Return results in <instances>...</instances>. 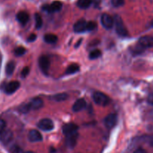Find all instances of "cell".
<instances>
[{"instance_id": "1", "label": "cell", "mask_w": 153, "mask_h": 153, "mask_svg": "<svg viewBox=\"0 0 153 153\" xmlns=\"http://www.w3.org/2000/svg\"><path fill=\"white\" fill-rule=\"evenodd\" d=\"M114 19V24L117 33L122 37H126V36L128 35V30L126 28L122 18L118 15H116Z\"/></svg>"}, {"instance_id": "2", "label": "cell", "mask_w": 153, "mask_h": 153, "mask_svg": "<svg viewBox=\"0 0 153 153\" xmlns=\"http://www.w3.org/2000/svg\"><path fill=\"white\" fill-rule=\"evenodd\" d=\"M93 100L100 106H106L110 103V98L101 92H95L93 94Z\"/></svg>"}, {"instance_id": "3", "label": "cell", "mask_w": 153, "mask_h": 153, "mask_svg": "<svg viewBox=\"0 0 153 153\" xmlns=\"http://www.w3.org/2000/svg\"><path fill=\"white\" fill-rule=\"evenodd\" d=\"M63 4L60 1H55L50 4H45L43 6V9L45 11L48 12V13H54V12H57L61 10L62 8Z\"/></svg>"}, {"instance_id": "4", "label": "cell", "mask_w": 153, "mask_h": 153, "mask_svg": "<svg viewBox=\"0 0 153 153\" xmlns=\"http://www.w3.org/2000/svg\"><path fill=\"white\" fill-rule=\"evenodd\" d=\"M101 23L106 29H111L114 25V19L108 14H103L101 16Z\"/></svg>"}, {"instance_id": "5", "label": "cell", "mask_w": 153, "mask_h": 153, "mask_svg": "<svg viewBox=\"0 0 153 153\" xmlns=\"http://www.w3.org/2000/svg\"><path fill=\"white\" fill-rule=\"evenodd\" d=\"M39 128L44 131H50L54 128V123L50 118H43L40 120L37 124Z\"/></svg>"}, {"instance_id": "6", "label": "cell", "mask_w": 153, "mask_h": 153, "mask_svg": "<svg viewBox=\"0 0 153 153\" xmlns=\"http://www.w3.org/2000/svg\"><path fill=\"white\" fill-rule=\"evenodd\" d=\"M117 115L115 113H110L105 117L104 120L105 125L108 128H112L114 127L117 123Z\"/></svg>"}, {"instance_id": "7", "label": "cell", "mask_w": 153, "mask_h": 153, "mask_svg": "<svg viewBox=\"0 0 153 153\" xmlns=\"http://www.w3.org/2000/svg\"><path fill=\"white\" fill-rule=\"evenodd\" d=\"M138 44L142 48L153 47V37L149 35L143 36L139 39Z\"/></svg>"}, {"instance_id": "8", "label": "cell", "mask_w": 153, "mask_h": 153, "mask_svg": "<svg viewBox=\"0 0 153 153\" xmlns=\"http://www.w3.org/2000/svg\"><path fill=\"white\" fill-rule=\"evenodd\" d=\"M39 66L42 71L44 72L45 74H47L49 70V67H50V60L46 56H42L39 58Z\"/></svg>"}, {"instance_id": "9", "label": "cell", "mask_w": 153, "mask_h": 153, "mask_svg": "<svg viewBox=\"0 0 153 153\" xmlns=\"http://www.w3.org/2000/svg\"><path fill=\"white\" fill-rule=\"evenodd\" d=\"M20 86V83L18 81H11L8 82L4 87V92L7 94H11L14 93Z\"/></svg>"}, {"instance_id": "10", "label": "cell", "mask_w": 153, "mask_h": 153, "mask_svg": "<svg viewBox=\"0 0 153 153\" xmlns=\"http://www.w3.org/2000/svg\"><path fill=\"white\" fill-rule=\"evenodd\" d=\"M74 31L78 33H82L85 31H88V22L84 19L78 20L74 25Z\"/></svg>"}, {"instance_id": "11", "label": "cell", "mask_w": 153, "mask_h": 153, "mask_svg": "<svg viewBox=\"0 0 153 153\" xmlns=\"http://www.w3.org/2000/svg\"><path fill=\"white\" fill-rule=\"evenodd\" d=\"M78 128H79L78 126L76 124H74V123H68V124H66L63 126L62 130L65 136H67V135L76 133Z\"/></svg>"}, {"instance_id": "12", "label": "cell", "mask_w": 153, "mask_h": 153, "mask_svg": "<svg viewBox=\"0 0 153 153\" xmlns=\"http://www.w3.org/2000/svg\"><path fill=\"white\" fill-rule=\"evenodd\" d=\"M13 132L10 130H4L2 133L0 134V141L2 142L3 144L6 145V144L9 143L10 141L13 139Z\"/></svg>"}, {"instance_id": "13", "label": "cell", "mask_w": 153, "mask_h": 153, "mask_svg": "<svg viewBox=\"0 0 153 153\" xmlns=\"http://www.w3.org/2000/svg\"><path fill=\"white\" fill-rule=\"evenodd\" d=\"M28 140L32 142H40L43 140V136L42 134L37 130H31L28 133Z\"/></svg>"}, {"instance_id": "14", "label": "cell", "mask_w": 153, "mask_h": 153, "mask_svg": "<svg viewBox=\"0 0 153 153\" xmlns=\"http://www.w3.org/2000/svg\"><path fill=\"white\" fill-rule=\"evenodd\" d=\"M43 102L41 98L38 97L34 98L31 100V101L28 103L30 110H38L43 106Z\"/></svg>"}, {"instance_id": "15", "label": "cell", "mask_w": 153, "mask_h": 153, "mask_svg": "<svg viewBox=\"0 0 153 153\" xmlns=\"http://www.w3.org/2000/svg\"><path fill=\"white\" fill-rule=\"evenodd\" d=\"M78 139V132L66 136V144L70 148H73L76 146Z\"/></svg>"}, {"instance_id": "16", "label": "cell", "mask_w": 153, "mask_h": 153, "mask_svg": "<svg viewBox=\"0 0 153 153\" xmlns=\"http://www.w3.org/2000/svg\"><path fill=\"white\" fill-rule=\"evenodd\" d=\"M86 100L84 98H79L76 100L73 106V110L74 112H79L86 107Z\"/></svg>"}, {"instance_id": "17", "label": "cell", "mask_w": 153, "mask_h": 153, "mask_svg": "<svg viewBox=\"0 0 153 153\" xmlns=\"http://www.w3.org/2000/svg\"><path fill=\"white\" fill-rule=\"evenodd\" d=\"M16 19L19 23H21L22 25H25L29 20V15L25 11H19L16 14Z\"/></svg>"}, {"instance_id": "18", "label": "cell", "mask_w": 153, "mask_h": 153, "mask_svg": "<svg viewBox=\"0 0 153 153\" xmlns=\"http://www.w3.org/2000/svg\"><path fill=\"white\" fill-rule=\"evenodd\" d=\"M92 0H78V7L82 9H87L92 4Z\"/></svg>"}, {"instance_id": "19", "label": "cell", "mask_w": 153, "mask_h": 153, "mask_svg": "<svg viewBox=\"0 0 153 153\" xmlns=\"http://www.w3.org/2000/svg\"><path fill=\"white\" fill-rule=\"evenodd\" d=\"M15 69V62L11 61L9 62L5 67V74L7 76H11Z\"/></svg>"}, {"instance_id": "20", "label": "cell", "mask_w": 153, "mask_h": 153, "mask_svg": "<svg viewBox=\"0 0 153 153\" xmlns=\"http://www.w3.org/2000/svg\"><path fill=\"white\" fill-rule=\"evenodd\" d=\"M44 40L48 44H55L58 40V36L54 34H46L44 35Z\"/></svg>"}, {"instance_id": "21", "label": "cell", "mask_w": 153, "mask_h": 153, "mask_svg": "<svg viewBox=\"0 0 153 153\" xmlns=\"http://www.w3.org/2000/svg\"><path fill=\"white\" fill-rule=\"evenodd\" d=\"M79 70V66L76 64H72L69 66L66 70V74H73L76 73Z\"/></svg>"}, {"instance_id": "22", "label": "cell", "mask_w": 153, "mask_h": 153, "mask_svg": "<svg viewBox=\"0 0 153 153\" xmlns=\"http://www.w3.org/2000/svg\"><path fill=\"white\" fill-rule=\"evenodd\" d=\"M67 98H68V94L67 93H59V94H56L55 95L52 96V99L55 101H64L67 100Z\"/></svg>"}, {"instance_id": "23", "label": "cell", "mask_w": 153, "mask_h": 153, "mask_svg": "<svg viewBox=\"0 0 153 153\" xmlns=\"http://www.w3.org/2000/svg\"><path fill=\"white\" fill-rule=\"evenodd\" d=\"M34 20H35V26L37 29L40 28L43 26V20L41 16L38 13H36L34 14Z\"/></svg>"}, {"instance_id": "24", "label": "cell", "mask_w": 153, "mask_h": 153, "mask_svg": "<svg viewBox=\"0 0 153 153\" xmlns=\"http://www.w3.org/2000/svg\"><path fill=\"white\" fill-rule=\"evenodd\" d=\"M101 54H102V52L100 50H98V49L94 50L91 51V52H90L89 58H91V59H96V58H99V57L101 56Z\"/></svg>"}, {"instance_id": "25", "label": "cell", "mask_w": 153, "mask_h": 153, "mask_svg": "<svg viewBox=\"0 0 153 153\" xmlns=\"http://www.w3.org/2000/svg\"><path fill=\"white\" fill-rule=\"evenodd\" d=\"M25 49L22 46H19V47L16 48L14 50V54L17 56H21L24 55L25 53Z\"/></svg>"}, {"instance_id": "26", "label": "cell", "mask_w": 153, "mask_h": 153, "mask_svg": "<svg viewBox=\"0 0 153 153\" xmlns=\"http://www.w3.org/2000/svg\"><path fill=\"white\" fill-rule=\"evenodd\" d=\"M111 4L115 8L121 7L125 4V0H111Z\"/></svg>"}, {"instance_id": "27", "label": "cell", "mask_w": 153, "mask_h": 153, "mask_svg": "<svg viewBox=\"0 0 153 153\" xmlns=\"http://www.w3.org/2000/svg\"><path fill=\"white\" fill-rule=\"evenodd\" d=\"M19 110H20V112H22V113H26L28 111L31 110L29 107V105H28V103L24 104L21 105V106H19Z\"/></svg>"}, {"instance_id": "28", "label": "cell", "mask_w": 153, "mask_h": 153, "mask_svg": "<svg viewBox=\"0 0 153 153\" xmlns=\"http://www.w3.org/2000/svg\"><path fill=\"white\" fill-rule=\"evenodd\" d=\"M21 152L22 150H21L20 147L16 145L13 146L10 148V153H21Z\"/></svg>"}, {"instance_id": "29", "label": "cell", "mask_w": 153, "mask_h": 153, "mask_svg": "<svg viewBox=\"0 0 153 153\" xmlns=\"http://www.w3.org/2000/svg\"><path fill=\"white\" fill-rule=\"evenodd\" d=\"M97 27V23L94 21H90L88 22V31H92V30L95 29Z\"/></svg>"}, {"instance_id": "30", "label": "cell", "mask_w": 153, "mask_h": 153, "mask_svg": "<svg viewBox=\"0 0 153 153\" xmlns=\"http://www.w3.org/2000/svg\"><path fill=\"white\" fill-rule=\"evenodd\" d=\"M6 123L2 118H0V134L5 130Z\"/></svg>"}, {"instance_id": "31", "label": "cell", "mask_w": 153, "mask_h": 153, "mask_svg": "<svg viewBox=\"0 0 153 153\" xmlns=\"http://www.w3.org/2000/svg\"><path fill=\"white\" fill-rule=\"evenodd\" d=\"M28 73H29V68L25 67L21 72V76H22V77H25L28 74Z\"/></svg>"}, {"instance_id": "32", "label": "cell", "mask_w": 153, "mask_h": 153, "mask_svg": "<svg viewBox=\"0 0 153 153\" xmlns=\"http://www.w3.org/2000/svg\"><path fill=\"white\" fill-rule=\"evenodd\" d=\"M36 38H37V35H36L35 34H31V35H30L29 37H28V41H29V42L34 41V40H36Z\"/></svg>"}, {"instance_id": "33", "label": "cell", "mask_w": 153, "mask_h": 153, "mask_svg": "<svg viewBox=\"0 0 153 153\" xmlns=\"http://www.w3.org/2000/svg\"><path fill=\"white\" fill-rule=\"evenodd\" d=\"M133 153H146V152L145 151L144 149H143V148H137V149H136Z\"/></svg>"}, {"instance_id": "34", "label": "cell", "mask_w": 153, "mask_h": 153, "mask_svg": "<svg viewBox=\"0 0 153 153\" xmlns=\"http://www.w3.org/2000/svg\"><path fill=\"white\" fill-rule=\"evenodd\" d=\"M148 102H149L150 104L153 105V94H151L148 97Z\"/></svg>"}, {"instance_id": "35", "label": "cell", "mask_w": 153, "mask_h": 153, "mask_svg": "<svg viewBox=\"0 0 153 153\" xmlns=\"http://www.w3.org/2000/svg\"><path fill=\"white\" fill-rule=\"evenodd\" d=\"M149 143L150 144L151 146L153 147V135H152V136H151L150 137H149Z\"/></svg>"}, {"instance_id": "36", "label": "cell", "mask_w": 153, "mask_h": 153, "mask_svg": "<svg viewBox=\"0 0 153 153\" xmlns=\"http://www.w3.org/2000/svg\"><path fill=\"white\" fill-rule=\"evenodd\" d=\"M100 0H94V2H95L96 4H98L100 3Z\"/></svg>"}, {"instance_id": "37", "label": "cell", "mask_w": 153, "mask_h": 153, "mask_svg": "<svg viewBox=\"0 0 153 153\" xmlns=\"http://www.w3.org/2000/svg\"><path fill=\"white\" fill-rule=\"evenodd\" d=\"M25 153H35L34 152H31V151H28V152H25Z\"/></svg>"}]
</instances>
